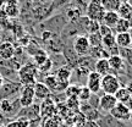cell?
Here are the masks:
<instances>
[{
    "instance_id": "1",
    "label": "cell",
    "mask_w": 132,
    "mask_h": 127,
    "mask_svg": "<svg viewBox=\"0 0 132 127\" xmlns=\"http://www.w3.org/2000/svg\"><path fill=\"white\" fill-rule=\"evenodd\" d=\"M38 67L33 62H27L23 66H21L17 71V76H19V81L22 86H34L37 82V76H38Z\"/></svg>"
},
{
    "instance_id": "2",
    "label": "cell",
    "mask_w": 132,
    "mask_h": 127,
    "mask_svg": "<svg viewBox=\"0 0 132 127\" xmlns=\"http://www.w3.org/2000/svg\"><path fill=\"white\" fill-rule=\"evenodd\" d=\"M121 88V83L118 76L114 73H108L105 76H102V92L103 94H113Z\"/></svg>"
},
{
    "instance_id": "3",
    "label": "cell",
    "mask_w": 132,
    "mask_h": 127,
    "mask_svg": "<svg viewBox=\"0 0 132 127\" xmlns=\"http://www.w3.org/2000/svg\"><path fill=\"white\" fill-rule=\"evenodd\" d=\"M67 19H66L65 14H59L55 15L54 17L49 19L45 22V26H47V31L52 32L53 34L55 36H60L62 32V29L65 28V26L67 24Z\"/></svg>"
},
{
    "instance_id": "4",
    "label": "cell",
    "mask_w": 132,
    "mask_h": 127,
    "mask_svg": "<svg viewBox=\"0 0 132 127\" xmlns=\"http://www.w3.org/2000/svg\"><path fill=\"white\" fill-rule=\"evenodd\" d=\"M72 49L75 50V53L78 56H86L88 55L90 52V44L88 42V38L86 34H81L77 36L72 39Z\"/></svg>"
},
{
    "instance_id": "5",
    "label": "cell",
    "mask_w": 132,
    "mask_h": 127,
    "mask_svg": "<svg viewBox=\"0 0 132 127\" xmlns=\"http://www.w3.org/2000/svg\"><path fill=\"white\" fill-rule=\"evenodd\" d=\"M39 109H40V117L44 118V120L54 117V116H56L57 114L56 103L53 100L52 95L48 97L47 99L42 100V103L39 104Z\"/></svg>"
},
{
    "instance_id": "6",
    "label": "cell",
    "mask_w": 132,
    "mask_h": 127,
    "mask_svg": "<svg viewBox=\"0 0 132 127\" xmlns=\"http://www.w3.org/2000/svg\"><path fill=\"white\" fill-rule=\"evenodd\" d=\"M21 110V105H20L19 98L15 101H12L9 98H3L0 100V111L6 115V116H14L17 115L19 111Z\"/></svg>"
},
{
    "instance_id": "7",
    "label": "cell",
    "mask_w": 132,
    "mask_h": 127,
    "mask_svg": "<svg viewBox=\"0 0 132 127\" xmlns=\"http://www.w3.org/2000/svg\"><path fill=\"white\" fill-rule=\"evenodd\" d=\"M110 115L113 116L115 120L125 122V121H130L132 117V110L128 108L127 105H125L122 103H119L115 105V108L110 111Z\"/></svg>"
},
{
    "instance_id": "8",
    "label": "cell",
    "mask_w": 132,
    "mask_h": 127,
    "mask_svg": "<svg viewBox=\"0 0 132 127\" xmlns=\"http://www.w3.org/2000/svg\"><path fill=\"white\" fill-rule=\"evenodd\" d=\"M105 14V10L103 9V6L100 4H94V3H89L86 7V16L92 21L95 22H102L103 16Z\"/></svg>"
},
{
    "instance_id": "9",
    "label": "cell",
    "mask_w": 132,
    "mask_h": 127,
    "mask_svg": "<svg viewBox=\"0 0 132 127\" xmlns=\"http://www.w3.org/2000/svg\"><path fill=\"white\" fill-rule=\"evenodd\" d=\"M34 89L33 86H23L21 88V94L19 97V101L21 108H28L34 103Z\"/></svg>"
},
{
    "instance_id": "10",
    "label": "cell",
    "mask_w": 132,
    "mask_h": 127,
    "mask_svg": "<svg viewBox=\"0 0 132 127\" xmlns=\"http://www.w3.org/2000/svg\"><path fill=\"white\" fill-rule=\"evenodd\" d=\"M86 87L93 93V94H98L102 90V76L97 73L95 71H92L87 76V81H86Z\"/></svg>"
},
{
    "instance_id": "11",
    "label": "cell",
    "mask_w": 132,
    "mask_h": 127,
    "mask_svg": "<svg viewBox=\"0 0 132 127\" xmlns=\"http://www.w3.org/2000/svg\"><path fill=\"white\" fill-rule=\"evenodd\" d=\"M118 104V99L115 98L113 94H103L100 95V100H99V111L102 114H109L115 105Z\"/></svg>"
},
{
    "instance_id": "12",
    "label": "cell",
    "mask_w": 132,
    "mask_h": 127,
    "mask_svg": "<svg viewBox=\"0 0 132 127\" xmlns=\"http://www.w3.org/2000/svg\"><path fill=\"white\" fill-rule=\"evenodd\" d=\"M17 117H24L33 121V120H38L40 118V109H39V104L33 103L28 108H22L17 114Z\"/></svg>"
},
{
    "instance_id": "13",
    "label": "cell",
    "mask_w": 132,
    "mask_h": 127,
    "mask_svg": "<svg viewBox=\"0 0 132 127\" xmlns=\"http://www.w3.org/2000/svg\"><path fill=\"white\" fill-rule=\"evenodd\" d=\"M16 54V48L11 42L0 43V59L9 61Z\"/></svg>"
},
{
    "instance_id": "14",
    "label": "cell",
    "mask_w": 132,
    "mask_h": 127,
    "mask_svg": "<svg viewBox=\"0 0 132 127\" xmlns=\"http://www.w3.org/2000/svg\"><path fill=\"white\" fill-rule=\"evenodd\" d=\"M132 92L128 89L127 87H121L120 89L115 93V98L118 99L119 103H122L125 105H127L128 108L132 110Z\"/></svg>"
},
{
    "instance_id": "15",
    "label": "cell",
    "mask_w": 132,
    "mask_h": 127,
    "mask_svg": "<svg viewBox=\"0 0 132 127\" xmlns=\"http://www.w3.org/2000/svg\"><path fill=\"white\" fill-rule=\"evenodd\" d=\"M33 89H34V98L38 100H44L52 95V92L48 89V87L43 82H36L33 86Z\"/></svg>"
},
{
    "instance_id": "16",
    "label": "cell",
    "mask_w": 132,
    "mask_h": 127,
    "mask_svg": "<svg viewBox=\"0 0 132 127\" xmlns=\"http://www.w3.org/2000/svg\"><path fill=\"white\" fill-rule=\"evenodd\" d=\"M115 43L119 48H131L132 36L128 32L116 33L115 36Z\"/></svg>"
},
{
    "instance_id": "17",
    "label": "cell",
    "mask_w": 132,
    "mask_h": 127,
    "mask_svg": "<svg viewBox=\"0 0 132 127\" xmlns=\"http://www.w3.org/2000/svg\"><path fill=\"white\" fill-rule=\"evenodd\" d=\"M94 71L97 73H99L100 76H105V75H108V73H113L110 66H109L108 59H99V60H95Z\"/></svg>"
},
{
    "instance_id": "18",
    "label": "cell",
    "mask_w": 132,
    "mask_h": 127,
    "mask_svg": "<svg viewBox=\"0 0 132 127\" xmlns=\"http://www.w3.org/2000/svg\"><path fill=\"white\" fill-rule=\"evenodd\" d=\"M43 83L47 86L48 89L50 90L53 94L54 93H59V83H60V81L57 80V77L55 75H45Z\"/></svg>"
},
{
    "instance_id": "19",
    "label": "cell",
    "mask_w": 132,
    "mask_h": 127,
    "mask_svg": "<svg viewBox=\"0 0 132 127\" xmlns=\"http://www.w3.org/2000/svg\"><path fill=\"white\" fill-rule=\"evenodd\" d=\"M119 15L118 12H115V11H105V14L103 16V20H102V22L100 23L105 24V26H108L109 28L113 29L115 27V24L116 22L119 21Z\"/></svg>"
},
{
    "instance_id": "20",
    "label": "cell",
    "mask_w": 132,
    "mask_h": 127,
    "mask_svg": "<svg viewBox=\"0 0 132 127\" xmlns=\"http://www.w3.org/2000/svg\"><path fill=\"white\" fill-rule=\"evenodd\" d=\"M55 76L57 77V80L61 81V82H70L71 76H72V67H70L69 65L61 66V67L56 69Z\"/></svg>"
},
{
    "instance_id": "21",
    "label": "cell",
    "mask_w": 132,
    "mask_h": 127,
    "mask_svg": "<svg viewBox=\"0 0 132 127\" xmlns=\"http://www.w3.org/2000/svg\"><path fill=\"white\" fill-rule=\"evenodd\" d=\"M99 127H118L119 121L110 115V114H103L100 117L95 121Z\"/></svg>"
},
{
    "instance_id": "22",
    "label": "cell",
    "mask_w": 132,
    "mask_h": 127,
    "mask_svg": "<svg viewBox=\"0 0 132 127\" xmlns=\"http://www.w3.org/2000/svg\"><path fill=\"white\" fill-rule=\"evenodd\" d=\"M89 56H92L94 60H99V59H108L109 55L108 50L103 47V45H98V47H92L90 52L88 54Z\"/></svg>"
},
{
    "instance_id": "23",
    "label": "cell",
    "mask_w": 132,
    "mask_h": 127,
    "mask_svg": "<svg viewBox=\"0 0 132 127\" xmlns=\"http://www.w3.org/2000/svg\"><path fill=\"white\" fill-rule=\"evenodd\" d=\"M119 15L120 19H125V20H128L132 17V6L131 4L128 3H121L119 10L116 11Z\"/></svg>"
},
{
    "instance_id": "24",
    "label": "cell",
    "mask_w": 132,
    "mask_h": 127,
    "mask_svg": "<svg viewBox=\"0 0 132 127\" xmlns=\"http://www.w3.org/2000/svg\"><path fill=\"white\" fill-rule=\"evenodd\" d=\"M32 57H33V64L37 66H39V65H42L43 62H45L49 59V55H48V53L44 50V49H39L36 54H33L32 55Z\"/></svg>"
},
{
    "instance_id": "25",
    "label": "cell",
    "mask_w": 132,
    "mask_h": 127,
    "mask_svg": "<svg viewBox=\"0 0 132 127\" xmlns=\"http://www.w3.org/2000/svg\"><path fill=\"white\" fill-rule=\"evenodd\" d=\"M121 5V1L120 0H103L102 3V6L105 11H118L119 7Z\"/></svg>"
},
{
    "instance_id": "26",
    "label": "cell",
    "mask_w": 132,
    "mask_h": 127,
    "mask_svg": "<svg viewBox=\"0 0 132 127\" xmlns=\"http://www.w3.org/2000/svg\"><path fill=\"white\" fill-rule=\"evenodd\" d=\"M130 28L131 27H130V23H128V20L119 19V21L116 22L113 31H115V33H123V32H128Z\"/></svg>"
},
{
    "instance_id": "27",
    "label": "cell",
    "mask_w": 132,
    "mask_h": 127,
    "mask_svg": "<svg viewBox=\"0 0 132 127\" xmlns=\"http://www.w3.org/2000/svg\"><path fill=\"white\" fill-rule=\"evenodd\" d=\"M102 45H103L106 50L109 49H111L116 45V43H115V34L114 33H110L108 36H104L102 37Z\"/></svg>"
},
{
    "instance_id": "28",
    "label": "cell",
    "mask_w": 132,
    "mask_h": 127,
    "mask_svg": "<svg viewBox=\"0 0 132 127\" xmlns=\"http://www.w3.org/2000/svg\"><path fill=\"white\" fill-rule=\"evenodd\" d=\"M4 14L7 17H17L20 15V7L19 5H4Z\"/></svg>"
},
{
    "instance_id": "29",
    "label": "cell",
    "mask_w": 132,
    "mask_h": 127,
    "mask_svg": "<svg viewBox=\"0 0 132 127\" xmlns=\"http://www.w3.org/2000/svg\"><path fill=\"white\" fill-rule=\"evenodd\" d=\"M119 55L123 59V61L132 66V49L131 48H120Z\"/></svg>"
},
{
    "instance_id": "30",
    "label": "cell",
    "mask_w": 132,
    "mask_h": 127,
    "mask_svg": "<svg viewBox=\"0 0 132 127\" xmlns=\"http://www.w3.org/2000/svg\"><path fill=\"white\" fill-rule=\"evenodd\" d=\"M31 126V121L24 117H17V120H14L9 122L5 127H29Z\"/></svg>"
},
{
    "instance_id": "31",
    "label": "cell",
    "mask_w": 132,
    "mask_h": 127,
    "mask_svg": "<svg viewBox=\"0 0 132 127\" xmlns=\"http://www.w3.org/2000/svg\"><path fill=\"white\" fill-rule=\"evenodd\" d=\"M88 42L90 44V48L92 47H98V45H102V36L99 32H94V33H89L88 36Z\"/></svg>"
},
{
    "instance_id": "32",
    "label": "cell",
    "mask_w": 132,
    "mask_h": 127,
    "mask_svg": "<svg viewBox=\"0 0 132 127\" xmlns=\"http://www.w3.org/2000/svg\"><path fill=\"white\" fill-rule=\"evenodd\" d=\"M81 87L82 86L80 84H69L67 86V88L65 89V94L67 98H70V97H78L81 92Z\"/></svg>"
},
{
    "instance_id": "33",
    "label": "cell",
    "mask_w": 132,
    "mask_h": 127,
    "mask_svg": "<svg viewBox=\"0 0 132 127\" xmlns=\"http://www.w3.org/2000/svg\"><path fill=\"white\" fill-rule=\"evenodd\" d=\"M65 104L66 106L70 109V110H80V104L81 101L78 100V98L77 97H70V98H67L65 100Z\"/></svg>"
},
{
    "instance_id": "34",
    "label": "cell",
    "mask_w": 132,
    "mask_h": 127,
    "mask_svg": "<svg viewBox=\"0 0 132 127\" xmlns=\"http://www.w3.org/2000/svg\"><path fill=\"white\" fill-rule=\"evenodd\" d=\"M44 127H61V118H59V116H54V117L47 118L44 123Z\"/></svg>"
},
{
    "instance_id": "35",
    "label": "cell",
    "mask_w": 132,
    "mask_h": 127,
    "mask_svg": "<svg viewBox=\"0 0 132 127\" xmlns=\"http://www.w3.org/2000/svg\"><path fill=\"white\" fill-rule=\"evenodd\" d=\"M92 94H93V93H92L86 86H82V87H81V92H80V94H78L77 98H78V100L82 103V101H87V100L90 98Z\"/></svg>"
},
{
    "instance_id": "36",
    "label": "cell",
    "mask_w": 132,
    "mask_h": 127,
    "mask_svg": "<svg viewBox=\"0 0 132 127\" xmlns=\"http://www.w3.org/2000/svg\"><path fill=\"white\" fill-rule=\"evenodd\" d=\"M53 67V61H52V59L49 57L47 61L45 62H43L42 65H39L38 66V72H43V73H48V72H50V70H52Z\"/></svg>"
},
{
    "instance_id": "37",
    "label": "cell",
    "mask_w": 132,
    "mask_h": 127,
    "mask_svg": "<svg viewBox=\"0 0 132 127\" xmlns=\"http://www.w3.org/2000/svg\"><path fill=\"white\" fill-rule=\"evenodd\" d=\"M99 100H100V95L92 94V95H90V98L87 100V103H88V105H89L90 108L99 110Z\"/></svg>"
},
{
    "instance_id": "38",
    "label": "cell",
    "mask_w": 132,
    "mask_h": 127,
    "mask_svg": "<svg viewBox=\"0 0 132 127\" xmlns=\"http://www.w3.org/2000/svg\"><path fill=\"white\" fill-rule=\"evenodd\" d=\"M72 0H54L53 3H50V12H53L55 9H59V7H61V6H65L67 5L69 3H71Z\"/></svg>"
},
{
    "instance_id": "39",
    "label": "cell",
    "mask_w": 132,
    "mask_h": 127,
    "mask_svg": "<svg viewBox=\"0 0 132 127\" xmlns=\"http://www.w3.org/2000/svg\"><path fill=\"white\" fill-rule=\"evenodd\" d=\"M98 32L100 33V36H102V37H104V36H108V34H110V33H114V31L111 28H109L108 26H105V24H103V23H100V24H99Z\"/></svg>"
},
{
    "instance_id": "40",
    "label": "cell",
    "mask_w": 132,
    "mask_h": 127,
    "mask_svg": "<svg viewBox=\"0 0 132 127\" xmlns=\"http://www.w3.org/2000/svg\"><path fill=\"white\" fill-rule=\"evenodd\" d=\"M83 127H99V126L95 121H86L83 123Z\"/></svg>"
},
{
    "instance_id": "41",
    "label": "cell",
    "mask_w": 132,
    "mask_h": 127,
    "mask_svg": "<svg viewBox=\"0 0 132 127\" xmlns=\"http://www.w3.org/2000/svg\"><path fill=\"white\" fill-rule=\"evenodd\" d=\"M32 4H37V5H42L43 1H45V0H29Z\"/></svg>"
},
{
    "instance_id": "42",
    "label": "cell",
    "mask_w": 132,
    "mask_h": 127,
    "mask_svg": "<svg viewBox=\"0 0 132 127\" xmlns=\"http://www.w3.org/2000/svg\"><path fill=\"white\" fill-rule=\"evenodd\" d=\"M4 121H5V117H4V114L0 111V125H3L4 123Z\"/></svg>"
},
{
    "instance_id": "43",
    "label": "cell",
    "mask_w": 132,
    "mask_h": 127,
    "mask_svg": "<svg viewBox=\"0 0 132 127\" xmlns=\"http://www.w3.org/2000/svg\"><path fill=\"white\" fill-rule=\"evenodd\" d=\"M4 86V76L0 73V89H1V87Z\"/></svg>"
},
{
    "instance_id": "44",
    "label": "cell",
    "mask_w": 132,
    "mask_h": 127,
    "mask_svg": "<svg viewBox=\"0 0 132 127\" xmlns=\"http://www.w3.org/2000/svg\"><path fill=\"white\" fill-rule=\"evenodd\" d=\"M89 3H94V4H100L103 3V0H89Z\"/></svg>"
},
{
    "instance_id": "45",
    "label": "cell",
    "mask_w": 132,
    "mask_h": 127,
    "mask_svg": "<svg viewBox=\"0 0 132 127\" xmlns=\"http://www.w3.org/2000/svg\"><path fill=\"white\" fill-rule=\"evenodd\" d=\"M121 3H128V4H131V1L132 0H120Z\"/></svg>"
},
{
    "instance_id": "46",
    "label": "cell",
    "mask_w": 132,
    "mask_h": 127,
    "mask_svg": "<svg viewBox=\"0 0 132 127\" xmlns=\"http://www.w3.org/2000/svg\"><path fill=\"white\" fill-rule=\"evenodd\" d=\"M54 0H45V3H48V4H50V3H53Z\"/></svg>"
},
{
    "instance_id": "47",
    "label": "cell",
    "mask_w": 132,
    "mask_h": 127,
    "mask_svg": "<svg viewBox=\"0 0 132 127\" xmlns=\"http://www.w3.org/2000/svg\"><path fill=\"white\" fill-rule=\"evenodd\" d=\"M131 49H132V44H131Z\"/></svg>"
},
{
    "instance_id": "48",
    "label": "cell",
    "mask_w": 132,
    "mask_h": 127,
    "mask_svg": "<svg viewBox=\"0 0 132 127\" xmlns=\"http://www.w3.org/2000/svg\"><path fill=\"white\" fill-rule=\"evenodd\" d=\"M0 127H3V126H1V125H0Z\"/></svg>"
},
{
    "instance_id": "49",
    "label": "cell",
    "mask_w": 132,
    "mask_h": 127,
    "mask_svg": "<svg viewBox=\"0 0 132 127\" xmlns=\"http://www.w3.org/2000/svg\"><path fill=\"white\" fill-rule=\"evenodd\" d=\"M131 6H132V4H131Z\"/></svg>"
}]
</instances>
